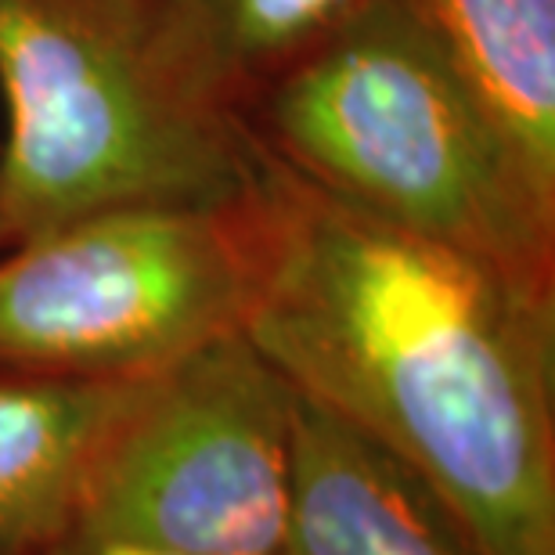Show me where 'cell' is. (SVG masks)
<instances>
[{
  "label": "cell",
  "instance_id": "ba28073f",
  "mask_svg": "<svg viewBox=\"0 0 555 555\" xmlns=\"http://www.w3.org/2000/svg\"><path fill=\"white\" fill-rule=\"evenodd\" d=\"M508 170L555 220V0H404Z\"/></svg>",
  "mask_w": 555,
  "mask_h": 555
},
{
  "label": "cell",
  "instance_id": "7a4b0ae2",
  "mask_svg": "<svg viewBox=\"0 0 555 555\" xmlns=\"http://www.w3.org/2000/svg\"><path fill=\"white\" fill-rule=\"evenodd\" d=\"M260 170L170 0H0L4 246L91 209L224 203Z\"/></svg>",
  "mask_w": 555,
  "mask_h": 555
},
{
  "label": "cell",
  "instance_id": "8992f818",
  "mask_svg": "<svg viewBox=\"0 0 555 555\" xmlns=\"http://www.w3.org/2000/svg\"><path fill=\"white\" fill-rule=\"evenodd\" d=\"M144 379L0 372V555H83L98 459Z\"/></svg>",
  "mask_w": 555,
  "mask_h": 555
},
{
  "label": "cell",
  "instance_id": "30bf717a",
  "mask_svg": "<svg viewBox=\"0 0 555 555\" xmlns=\"http://www.w3.org/2000/svg\"><path fill=\"white\" fill-rule=\"evenodd\" d=\"M87 555H173V552L149 548V545H130V541H105V545H94Z\"/></svg>",
  "mask_w": 555,
  "mask_h": 555
},
{
  "label": "cell",
  "instance_id": "5b68a950",
  "mask_svg": "<svg viewBox=\"0 0 555 555\" xmlns=\"http://www.w3.org/2000/svg\"><path fill=\"white\" fill-rule=\"evenodd\" d=\"M293 433L296 390L246 332L149 375L98 459L83 555H285Z\"/></svg>",
  "mask_w": 555,
  "mask_h": 555
},
{
  "label": "cell",
  "instance_id": "277c9868",
  "mask_svg": "<svg viewBox=\"0 0 555 555\" xmlns=\"http://www.w3.org/2000/svg\"><path fill=\"white\" fill-rule=\"evenodd\" d=\"M268 257L263 170L224 203L91 209L0 246V372H166L246 332Z\"/></svg>",
  "mask_w": 555,
  "mask_h": 555
},
{
  "label": "cell",
  "instance_id": "52a82bcc",
  "mask_svg": "<svg viewBox=\"0 0 555 555\" xmlns=\"http://www.w3.org/2000/svg\"><path fill=\"white\" fill-rule=\"evenodd\" d=\"M285 555H487L433 487L296 393Z\"/></svg>",
  "mask_w": 555,
  "mask_h": 555
},
{
  "label": "cell",
  "instance_id": "8fae6325",
  "mask_svg": "<svg viewBox=\"0 0 555 555\" xmlns=\"http://www.w3.org/2000/svg\"><path fill=\"white\" fill-rule=\"evenodd\" d=\"M0 246H4V235H0Z\"/></svg>",
  "mask_w": 555,
  "mask_h": 555
},
{
  "label": "cell",
  "instance_id": "9c48e42d",
  "mask_svg": "<svg viewBox=\"0 0 555 555\" xmlns=\"http://www.w3.org/2000/svg\"><path fill=\"white\" fill-rule=\"evenodd\" d=\"M209 69L246 113L278 69L339 29L369 0H170Z\"/></svg>",
  "mask_w": 555,
  "mask_h": 555
},
{
  "label": "cell",
  "instance_id": "3957f363",
  "mask_svg": "<svg viewBox=\"0 0 555 555\" xmlns=\"http://www.w3.org/2000/svg\"><path fill=\"white\" fill-rule=\"evenodd\" d=\"M260 155L332 203L555 293V220L404 0H369L246 102Z\"/></svg>",
  "mask_w": 555,
  "mask_h": 555
},
{
  "label": "cell",
  "instance_id": "6da1fadb",
  "mask_svg": "<svg viewBox=\"0 0 555 555\" xmlns=\"http://www.w3.org/2000/svg\"><path fill=\"white\" fill-rule=\"evenodd\" d=\"M246 336L422 476L487 555H555V293L310 192L263 159Z\"/></svg>",
  "mask_w": 555,
  "mask_h": 555
}]
</instances>
